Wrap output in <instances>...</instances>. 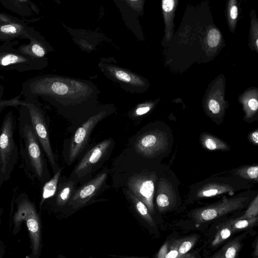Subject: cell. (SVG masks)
<instances>
[{
  "label": "cell",
  "mask_w": 258,
  "mask_h": 258,
  "mask_svg": "<svg viewBox=\"0 0 258 258\" xmlns=\"http://www.w3.org/2000/svg\"><path fill=\"white\" fill-rule=\"evenodd\" d=\"M40 59L31 57L13 48L0 47V70L25 71L39 68Z\"/></svg>",
  "instance_id": "7"
},
{
  "label": "cell",
  "mask_w": 258,
  "mask_h": 258,
  "mask_svg": "<svg viewBox=\"0 0 258 258\" xmlns=\"http://www.w3.org/2000/svg\"></svg>",
  "instance_id": "39"
},
{
  "label": "cell",
  "mask_w": 258,
  "mask_h": 258,
  "mask_svg": "<svg viewBox=\"0 0 258 258\" xmlns=\"http://www.w3.org/2000/svg\"><path fill=\"white\" fill-rule=\"evenodd\" d=\"M196 241L195 238L183 241L178 248V255L177 258H182L192 247Z\"/></svg>",
  "instance_id": "25"
},
{
  "label": "cell",
  "mask_w": 258,
  "mask_h": 258,
  "mask_svg": "<svg viewBox=\"0 0 258 258\" xmlns=\"http://www.w3.org/2000/svg\"><path fill=\"white\" fill-rule=\"evenodd\" d=\"M114 74L116 78L120 81L125 82H130L132 81L131 76L124 71L117 70L115 71Z\"/></svg>",
  "instance_id": "27"
},
{
  "label": "cell",
  "mask_w": 258,
  "mask_h": 258,
  "mask_svg": "<svg viewBox=\"0 0 258 258\" xmlns=\"http://www.w3.org/2000/svg\"><path fill=\"white\" fill-rule=\"evenodd\" d=\"M28 38L30 39V43L21 45L18 50L22 53L34 58L39 59L43 57L46 54L44 44L39 39L33 36L31 32Z\"/></svg>",
  "instance_id": "15"
},
{
  "label": "cell",
  "mask_w": 258,
  "mask_h": 258,
  "mask_svg": "<svg viewBox=\"0 0 258 258\" xmlns=\"http://www.w3.org/2000/svg\"><path fill=\"white\" fill-rule=\"evenodd\" d=\"M62 169H58L53 176L45 183L42 188L41 204H42L45 200L52 197L55 194Z\"/></svg>",
  "instance_id": "18"
},
{
  "label": "cell",
  "mask_w": 258,
  "mask_h": 258,
  "mask_svg": "<svg viewBox=\"0 0 258 258\" xmlns=\"http://www.w3.org/2000/svg\"><path fill=\"white\" fill-rule=\"evenodd\" d=\"M3 108V107H0V114Z\"/></svg>",
  "instance_id": "36"
},
{
  "label": "cell",
  "mask_w": 258,
  "mask_h": 258,
  "mask_svg": "<svg viewBox=\"0 0 258 258\" xmlns=\"http://www.w3.org/2000/svg\"><path fill=\"white\" fill-rule=\"evenodd\" d=\"M236 188L233 186L220 182H210L203 185L196 191L195 197L197 199H203L219 196L224 194L233 195Z\"/></svg>",
  "instance_id": "14"
},
{
  "label": "cell",
  "mask_w": 258,
  "mask_h": 258,
  "mask_svg": "<svg viewBox=\"0 0 258 258\" xmlns=\"http://www.w3.org/2000/svg\"><path fill=\"white\" fill-rule=\"evenodd\" d=\"M75 184L74 180H69L62 184L56 197V202L58 206L61 207L68 203L75 191Z\"/></svg>",
  "instance_id": "17"
},
{
  "label": "cell",
  "mask_w": 258,
  "mask_h": 258,
  "mask_svg": "<svg viewBox=\"0 0 258 258\" xmlns=\"http://www.w3.org/2000/svg\"><path fill=\"white\" fill-rule=\"evenodd\" d=\"M235 174L244 179L258 181V165L242 166L235 171Z\"/></svg>",
  "instance_id": "21"
},
{
  "label": "cell",
  "mask_w": 258,
  "mask_h": 258,
  "mask_svg": "<svg viewBox=\"0 0 258 258\" xmlns=\"http://www.w3.org/2000/svg\"><path fill=\"white\" fill-rule=\"evenodd\" d=\"M168 243H165L160 248L157 258H165L168 252Z\"/></svg>",
  "instance_id": "32"
},
{
  "label": "cell",
  "mask_w": 258,
  "mask_h": 258,
  "mask_svg": "<svg viewBox=\"0 0 258 258\" xmlns=\"http://www.w3.org/2000/svg\"><path fill=\"white\" fill-rule=\"evenodd\" d=\"M134 207L139 214L151 226H155V222L152 219L145 204L135 196L132 192H127Z\"/></svg>",
  "instance_id": "20"
},
{
  "label": "cell",
  "mask_w": 258,
  "mask_h": 258,
  "mask_svg": "<svg viewBox=\"0 0 258 258\" xmlns=\"http://www.w3.org/2000/svg\"><path fill=\"white\" fill-rule=\"evenodd\" d=\"M26 221L31 239L33 253H37L40 242V226L39 217L33 204L26 198L21 200L14 215L15 226Z\"/></svg>",
  "instance_id": "5"
},
{
  "label": "cell",
  "mask_w": 258,
  "mask_h": 258,
  "mask_svg": "<svg viewBox=\"0 0 258 258\" xmlns=\"http://www.w3.org/2000/svg\"><path fill=\"white\" fill-rule=\"evenodd\" d=\"M13 114L8 113L0 130V180L8 179L16 163L18 148L14 138Z\"/></svg>",
  "instance_id": "2"
},
{
  "label": "cell",
  "mask_w": 258,
  "mask_h": 258,
  "mask_svg": "<svg viewBox=\"0 0 258 258\" xmlns=\"http://www.w3.org/2000/svg\"><path fill=\"white\" fill-rule=\"evenodd\" d=\"M157 176L155 173L136 174L127 182L132 192L147 206L150 214L155 213L153 204Z\"/></svg>",
  "instance_id": "6"
},
{
  "label": "cell",
  "mask_w": 258,
  "mask_h": 258,
  "mask_svg": "<svg viewBox=\"0 0 258 258\" xmlns=\"http://www.w3.org/2000/svg\"><path fill=\"white\" fill-rule=\"evenodd\" d=\"M126 258H140L138 257H126Z\"/></svg>",
  "instance_id": "37"
},
{
  "label": "cell",
  "mask_w": 258,
  "mask_h": 258,
  "mask_svg": "<svg viewBox=\"0 0 258 258\" xmlns=\"http://www.w3.org/2000/svg\"><path fill=\"white\" fill-rule=\"evenodd\" d=\"M23 105L27 108L34 133L46 155L53 171L56 172L58 170L57 165L51 145L44 113L34 99L26 98L23 102Z\"/></svg>",
  "instance_id": "3"
},
{
  "label": "cell",
  "mask_w": 258,
  "mask_h": 258,
  "mask_svg": "<svg viewBox=\"0 0 258 258\" xmlns=\"http://www.w3.org/2000/svg\"><path fill=\"white\" fill-rule=\"evenodd\" d=\"M156 202L160 212L170 209L176 203V196L173 187L164 178H160L158 181Z\"/></svg>",
  "instance_id": "12"
},
{
  "label": "cell",
  "mask_w": 258,
  "mask_h": 258,
  "mask_svg": "<svg viewBox=\"0 0 258 258\" xmlns=\"http://www.w3.org/2000/svg\"><path fill=\"white\" fill-rule=\"evenodd\" d=\"M168 143L167 134L156 130L141 136L136 142L135 148L139 154L151 157L165 151Z\"/></svg>",
  "instance_id": "8"
},
{
  "label": "cell",
  "mask_w": 258,
  "mask_h": 258,
  "mask_svg": "<svg viewBox=\"0 0 258 258\" xmlns=\"http://www.w3.org/2000/svg\"><path fill=\"white\" fill-rule=\"evenodd\" d=\"M258 217L249 219H237L231 220L229 224L231 225L233 232L235 230L243 229L253 226L257 221Z\"/></svg>",
  "instance_id": "22"
},
{
  "label": "cell",
  "mask_w": 258,
  "mask_h": 258,
  "mask_svg": "<svg viewBox=\"0 0 258 258\" xmlns=\"http://www.w3.org/2000/svg\"><path fill=\"white\" fill-rule=\"evenodd\" d=\"M240 247L239 241L234 240L224 245L212 258H237Z\"/></svg>",
  "instance_id": "19"
},
{
  "label": "cell",
  "mask_w": 258,
  "mask_h": 258,
  "mask_svg": "<svg viewBox=\"0 0 258 258\" xmlns=\"http://www.w3.org/2000/svg\"><path fill=\"white\" fill-rule=\"evenodd\" d=\"M248 200V197L243 196L232 198L224 197L222 200L217 203L195 210L192 217L197 223L211 221L243 208Z\"/></svg>",
  "instance_id": "4"
},
{
  "label": "cell",
  "mask_w": 258,
  "mask_h": 258,
  "mask_svg": "<svg viewBox=\"0 0 258 258\" xmlns=\"http://www.w3.org/2000/svg\"><path fill=\"white\" fill-rule=\"evenodd\" d=\"M1 95H0V101H1Z\"/></svg>",
  "instance_id": "38"
},
{
  "label": "cell",
  "mask_w": 258,
  "mask_h": 258,
  "mask_svg": "<svg viewBox=\"0 0 258 258\" xmlns=\"http://www.w3.org/2000/svg\"><path fill=\"white\" fill-rule=\"evenodd\" d=\"M174 6L173 0H163L162 1V8L165 12H169L172 11Z\"/></svg>",
  "instance_id": "29"
},
{
  "label": "cell",
  "mask_w": 258,
  "mask_h": 258,
  "mask_svg": "<svg viewBox=\"0 0 258 258\" xmlns=\"http://www.w3.org/2000/svg\"><path fill=\"white\" fill-rule=\"evenodd\" d=\"M106 172H102L74 191L68 205L77 209L86 205L98 193L107 178Z\"/></svg>",
  "instance_id": "10"
},
{
  "label": "cell",
  "mask_w": 258,
  "mask_h": 258,
  "mask_svg": "<svg viewBox=\"0 0 258 258\" xmlns=\"http://www.w3.org/2000/svg\"><path fill=\"white\" fill-rule=\"evenodd\" d=\"M256 45L257 46H258V39H257L256 41Z\"/></svg>",
  "instance_id": "35"
},
{
  "label": "cell",
  "mask_w": 258,
  "mask_h": 258,
  "mask_svg": "<svg viewBox=\"0 0 258 258\" xmlns=\"http://www.w3.org/2000/svg\"><path fill=\"white\" fill-rule=\"evenodd\" d=\"M111 144L110 139L99 143L90 150L78 163L73 172L76 178H80L89 173L104 156Z\"/></svg>",
  "instance_id": "11"
},
{
  "label": "cell",
  "mask_w": 258,
  "mask_h": 258,
  "mask_svg": "<svg viewBox=\"0 0 258 258\" xmlns=\"http://www.w3.org/2000/svg\"><path fill=\"white\" fill-rule=\"evenodd\" d=\"M151 108L149 106H141L136 108L134 111V115L138 116L144 115L148 112Z\"/></svg>",
  "instance_id": "30"
},
{
  "label": "cell",
  "mask_w": 258,
  "mask_h": 258,
  "mask_svg": "<svg viewBox=\"0 0 258 258\" xmlns=\"http://www.w3.org/2000/svg\"><path fill=\"white\" fill-rule=\"evenodd\" d=\"M20 114L19 133L24 142L23 154L28 167L40 181L45 179L46 167L39 143L32 128L26 107L22 105Z\"/></svg>",
  "instance_id": "1"
},
{
  "label": "cell",
  "mask_w": 258,
  "mask_h": 258,
  "mask_svg": "<svg viewBox=\"0 0 258 258\" xmlns=\"http://www.w3.org/2000/svg\"><path fill=\"white\" fill-rule=\"evenodd\" d=\"M201 145L209 151H227L230 147L223 140L208 133H203L200 136Z\"/></svg>",
  "instance_id": "16"
},
{
  "label": "cell",
  "mask_w": 258,
  "mask_h": 258,
  "mask_svg": "<svg viewBox=\"0 0 258 258\" xmlns=\"http://www.w3.org/2000/svg\"><path fill=\"white\" fill-rule=\"evenodd\" d=\"M13 19L10 17L5 16L4 14H0V24L4 23L11 22Z\"/></svg>",
  "instance_id": "34"
},
{
  "label": "cell",
  "mask_w": 258,
  "mask_h": 258,
  "mask_svg": "<svg viewBox=\"0 0 258 258\" xmlns=\"http://www.w3.org/2000/svg\"><path fill=\"white\" fill-rule=\"evenodd\" d=\"M216 233L214 240L212 241V245L215 246L230 237L233 232L231 225L227 222Z\"/></svg>",
  "instance_id": "23"
},
{
  "label": "cell",
  "mask_w": 258,
  "mask_h": 258,
  "mask_svg": "<svg viewBox=\"0 0 258 258\" xmlns=\"http://www.w3.org/2000/svg\"><path fill=\"white\" fill-rule=\"evenodd\" d=\"M208 108L209 110L213 115H218L221 110L219 103L215 100L211 99L208 103Z\"/></svg>",
  "instance_id": "28"
},
{
  "label": "cell",
  "mask_w": 258,
  "mask_h": 258,
  "mask_svg": "<svg viewBox=\"0 0 258 258\" xmlns=\"http://www.w3.org/2000/svg\"><path fill=\"white\" fill-rule=\"evenodd\" d=\"M238 14L237 7L235 6H233L230 10V17L232 19H235L237 18Z\"/></svg>",
  "instance_id": "33"
},
{
  "label": "cell",
  "mask_w": 258,
  "mask_h": 258,
  "mask_svg": "<svg viewBox=\"0 0 258 258\" xmlns=\"http://www.w3.org/2000/svg\"><path fill=\"white\" fill-rule=\"evenodd\" d=\"M258 215V196L250 203L244 214L238 219H249L257 217Z\"/></svg>",
  "instance_id": "24"
},
{
  "label": "cell",
  "mask_w": 258,
  "mask_h": 258,
  "mask_svg": "<svg viewBox=\"0 0 258 258\" xmlns=\"http://www.w3.org/2000/svg\"><path fill=\"white\" fill-rule=\"evenodd\" d=\"M220 39V34L216 29H212L208 34L207 40L210 46L214 47L217 46Z\"/></svg>",
  "instance_id": "26"
},
{
  "label": "cell",
  "mask_w": 258,
  "mask_h": 258,
  "mask_svg": "<svg viewBox=\"0 0 258 258\" xmlns=\"http://www.w3.org/2000/svg\"><path fill=\"white\" fill-rule=\"evenodd\" d=\"M105 116L106 112L101 111L89 118L77 130L72 138L70 146V162L74 161L84 149L92 131Z\"/></svg>",
  "instance_id": "9"
},
{
  "label": "cell",
  "mask_w": 258,
  "mask_h": 258,
  "mask_svg": "<svg viewBox=\"0 0 258 258\" xmlns=\"http://www.w3.org/2000/svg\"><path fill=\"white\" fill-rule=\"evenodd\" d=\"M30 31L22 21L12 20L0 24V40H11L20 36H28Z\"/></svg>",
  "instance_id": "13"
},
{
  "label": "cell",
  "mask_w": 258,
  "mask_h": 258,
  "mask_svg": "<svg viewBox=\"0 0 258 258\" xmlns=\"http://www.w3.org/2000/svg\"><path fill=\"white\" fill-rule=\"evenodd\" d=\"M248 139L249 141L253 145L257 146L258 145V130L256 128L251 133L248 134Z\"/></svg>",
  "instance_id": "31"
}]
</instances>
